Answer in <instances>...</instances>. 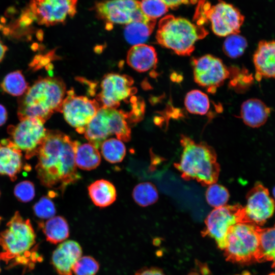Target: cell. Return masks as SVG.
Listing matches in <instances>:
<instances>
[{"label":"cell","mask_w":275,"mask_h":275,"mask_svg":"<svg viewBox=\"0 0 275 275\" xmlns=\"http://www.w3.org/2000/svg\"><path fill=\"white\" fill-rule=\"evenodd\" d=\"M127 63L135 70L144 72L155 67L157 62V53L151 46L141 44L133 45L128 50Z\"/></svg>","instance_id":"cell-20"},{"label":"cell","mask_w":275,"mask_h":275,"mask_svg":"<svg viewBox=\"0 0 275 275\" xmlns=\"http://www.w3.org/2000/svg\"><path fill=\"white\" fill-rule=\"evenodd\" d=\"M238 223H245L243 207L236 204L216 208L210 212L205 219V227L202 234L213 238L217 246L224 250L230 228Z\"/></svg>","instance_id":"cell-9"},{"label":"cell","mask_w":275,"mask_h":275,"mask_svg":"<svg viewBox=\"0 0 275 275\" xmlns=\"http://www.w3.org/2000/svg\"><path fill=\"white\" fill-rule=\"evenodd\" d=\"M35 215L41 219H49L54 216L56 209L54 203L48 196H43L33 207Z\"/></svg>","instance_id":"cell-35"},{"label":"cell","mask_w":275,"mask_h":275,"mask_svg":"<svg viewBox=\"0 0 275 275\" xmlns=\"http://www.w3.org/2000/svg\"><path fill=\"white\" fill-rule=\"evenodd\" d=\"M127 118V113L122 111L100 107L85 127L83 134L89 143L97 149L112 135H115L121 141L128 142L131 139V129Z\"/></svg>","instance_id":"cell-8"},{"label":"cell","mask_w":275,"mask_h":275,"mask_svg":"<svg viewBox=\"0 0 275 275\" xmlns=\"http://www.w3.org/2000/svg\"><path fill=\"white\" fill-rule=\"evenodd\" d=\"M81 255L82 249L77 242L64 241L53 252L51 263L58 275H72L73 267Z\"/></svg>","instance_id":"cell-17"},{"label":"cell","mask_w":275,"mask_h":275,"mask_svg":"<svg viewBox=\"0 0 275 275\" xmlns=\"http://www.w3.org/2000/svg\"><path fill=\"white\" fill-rule=\"evenodd\" d=\"M268 275H275V273L272 272V273H271L269 274Z\"/></svg>","instance_id":"cell-44"},{"label":"cell","mask_w":275,"mask_h":275,"mask_svg":"<svg viewBox=\"0 0 275 275\" xmlns=\"http://www.w3.org/2000/svg\"><path fill=\"white\" fill-rule=\"evenodd\" d=\"M259 236L257 262H271L272 267L275 268V224L272 227L260 228Z\"/></svg>","instance_id":"cell-26"},{"label":"cell","mask_w":275,"mask_h":275,"mask_svg":"<svg viewBox=\"0 0 275 275\" xmlns=\"http://www.w3.org/2000/svg\"><path fill=\"white\" fill-rule=\"evenodd\" d=\"M135 275H166L160 269L156 267L144 268L137 271Z\"/></svg>","instance_id":"cell-37"},{"label":"cell","mask_w":275,"mask_h":275,"mask_svg":"<svg viewBox=\"0 0 275 275\" xmlns=\"http://www.w3.org/2000/svg\"><path fill=\"white\" fill-rule=\"evenodd\" d=\"M7 118V111L4 106L0 104V126L6 123Z\"/></svg>","instance_id":"cell-39"},{"label":"cell","mask_w":275,"mask_h":275,"mask_svg":"<svg viewBox=\"0 0 275 275\" xmlns=\"http://www.w3.org/2000/svg\"><path fill=\"white\" fill-rule=\"evenodd\" d=\"M271 109L262 100L257 98L249 99L241 106L240 116L243 122L253 128H258L267 121Z\"/></svg>","instance_id":"cell-21"},{"label":"cell","mask_w":275,"mask_h":275,"mask_svg":"<svg viewBox=\"0 0 275 275\" xmlns=\"http://www.w3.org/2000/svg\"><path fill=\"white\" fill-rule=\"evenodd\" d=\"M14 195L20 202L26 203L32 201L35 195V188L33 182L29 180L22 181L16 185Z\"/></svg>","instance_id":"cell-36"},{"label":"cell","mask_w":275,"mask_h":275,"mask_svg":"<svg viewBox=\"0 0 275 275\" xmlns=\"http://www.w3.org/2000/svg\"><path fill=\"white\" fill-rule=\"evenodd\" d=\"M208 34L202 26L188 20L168 15L159 22L156 39L161 46L172 49L180 56H189L195 44Z\"/></svg>","instance_id":"cell-5"},{"label":"cell","mask_w":275,"mask_h":275,"mask_svg":"<svg viewBox=\"0 0 275 275\" xmlns=\"http://www.w3.org/2000/svg\"><path fill=\"white\" fill-rule=\"evenodd\" d=\"M0 195H1V192H0Z\"/></svg>","instance_id":"cell-48"},{"label":"cell","mask_w":275,"mask_h":275,"mask_svg":"<svg viewBox=\"0 0 275 275\" xmlns=\"http://www.w3.org/2000/svg\"><path fill=\"white\" fill-rule=\"evenodd\" d=\"M187 275H200V274L199 273H198V272H197L193 271V272H191L189 273Z\"/></svg>","instance_id":"cell-41"},{"label":"cell","mask_w":275,"mask_h":275,"mask_svg":"<svg viewBox=\"0 0 275 275\" xmlns=\"http://www.w3.org/2000/svg\"><path fill=\"white\" fill-rule=\"evenodd\" d=\"M155 23V20L150 19L126 24L124 31L125 39L133 45L143 44L152 33Z\"/></svg>","instance_id":"cell-24"},{"label":"cell","mask_w":275,"mask_h":275,"mask_svg":"<svg viewBox=\"0 0 275 275\" xmlns=\"http://www.w3.org/2000/svg\"><path fill=\"white\" fill-rule=\"evenodd\" d=\"M75 162L79 168L90 171L100 164L101 156L97 148L91 143H79L75 150Z\"/></svg>","instance_id":"cell-25"},{"label":"cell","mask_w":275,"mask_h":275,"mask_svg":"<svg viewBox=\"0 0 275 275\" xmlns=\"http://www.w3.org/2000/svg\"><path fill=\"white\" fill-rule=\"evenodd\" d=\"M99 268L98 262L92 257H81L74 265L73 272L75 275H95Z\"/></svg>","instance_id":"cell-34"},{"label":"cell","mask_w":275,"mask_h":275,"mask_svg":"<svg viewBox=\"0 0 275 275\" xmlns=\"http://www.w3.org/2000/svg\"><path fill=\"white\" fill-rule=\"evenodd\" d=\"M184 104L190 113L201 115L206 114L210 106L207 95L198 90H194L187 93Z\"/></svg>","instance_id":"cell-30"},{"label":"cell","mask_w":275,"mask_h":275,"mask_svg":"<svg viewBox=\"0 0 275 275\" xmlns=\"http://www.w3.org/2000/svg\"><path fill=\"white\" fill-rule=\"evenodd\" d=\"M23 155L10 139L0 141V175L9 177L12 181L17 178L23 167Z\"/></svg>","instance_id":"cell-18"},{"label":"cell","mask_w":275,"mask_h":275,"mask_svg":"<svg viewBox=\"0 0 275 275\" xmlns=\"http://www.w3.org/2000/svg\"><path fill=\"white\" fill-rule=\"evenodd\" d=\"M39 226L45 235L47 241L57 244L64 241L69 236V228L66 219L62 216H53Z\"/></svg>","instance_id":"cell-23"},{"label":"cell","mask_w":275,"mask_h":275,"mask_svg":"<svg viewBox=\"0 0 275 275\" xmlns=\"http://www.w3.org/2000/svg\"><path fill=\"white\" fill-rule=\"evenodd\" d=\"M0 272H1V268H0Z\"/></svg>","instance_id":"cell-47"},{"label":"cell","mask_w":275,"mask_h":275,"mask_svg":"<svg viewBox=\"0 0 275 275\" xmlns=\"http://www.w3.org/2000/svg\"><path fill=\"white\" fill-rule=\"evenodd\" d=\"M257 225L238 223L228 232L224 255L232 263L249 264L257 262L260 246L259 231Z\"/></svg>","instance_id":"cell-7"},{"label":"cell","mask_w":275,"mask_h":275,"mask_svg":"<svg viewBox=\"0 0 275 275\" xmlns=\"http://www.w3.org/2000/svg\"><path fill=\"white\" fill-rule=\"evenodd\" d=\"M8 50L7 46H6L0 38V63L5 57L6 53Z\"/></svg>","instance_id":"cell-40"},{"label":"cell","mask_w":275,"mask_h":275,"mask_svg":"<svg viewBox=\"0 0 275 275\" xmlns=\"http://www.w3.org/2000/svg\"><path fill=\"white\" fill-rule=\"evenodd\" d=\"M101 106L96 100L77 96L73 91L67 92L61 111L67 122L80 133L95 116Z\"/></svg>","instance_id":"cell-13"},{"label":"cell","mask_w":275,"mask_h":275,"mask_svg":"<svg viewBox=\"0 0 275 275\" xmlns=\"http://www.w3.org/2000/svg\"><path fill=\"white\" fill-rule=\"evenodd\" d=\"M255 78H275V40H261L253 55Z\"/></svg>","instance_id":"cell-19"},{"label":"cell","mask_w":275,"mask_h":275,"mask_svg":"<svg viewBox=\"0 0 275 275\" xmlns=\"http://www.w3.org/2000/svg\"><path fill=\"white\" fill-rule=\"evenodd\" d=\"M272 193H273V196L275 199V186L273 188Z\"/></svg>","instance_id":"cell-42"},{"label":"cell","mask_w":275,"mask_h":275,"mask_svg":"<svg viewBox=\"0 0 275 275\" xmlns=\"http://www.w3.org/2000/svg\"><path fill=\"white\" fill-rule=\"evenodd\" d=\"M182 152L180 161L174 164L185 180H196L203 186L216 183L220 167L213 148L204 142L197 143L182 135Z\"/></svg>","instance_id":"cell-4"},{"label":"cell","mask_w":275,"mask_h":275,"mask_svg":"<svg viewBox=\"0 0 275 275\" xmlns=\"http://www.w3.org/2000/svg\"><path fill=\"white\" fill-rule=\"evenodd\" d=\"M241 275H250V274L248 272H243V273Z\"/></svg>","instance_id":"cell-43"},{"label":"cell","mask_w":275,"mask_h":275,"mask_svg":"<svg viewBox=\"0 0 275 275\" xmlns=\"http://www.w3.org/2000/svg\"><path fill=\"white\" fill-rule=\"evenodd\" d=\"M133 79L128 75L109 73L100 84L97 101L101 107L117 109L120 102L134 93Z\"/></svg>","instance_id":"cell-15"},{"label":"cell","mask_w":275,"mask_h":275,"mask_svg":"<svg viewBox=\"0 0 275 275\" xmlns=\"http://www.w3.org/2000/svg\"><path fill=\"white\" fill-rule=\"evenodd\" d=\"M194 19L200 25L209 22L215 35L224 37L238 34L244 16L237 8L225 2L211 5L207 0H199Z\"/></svg>","instance_id":"cell-6"},{"label":"cell","mask_w":275,"mask_h":275,"mask_svg":"<svg viewBox=\"0 0 275 275\" xmlns=\"http://www.w3.org/2000/svg\"><path fill=\"white\" fill-rule=\"evenodd\" d=\"M77 0H31L24 13L46 26L64 22L76 13Z\"/></svg>","instance_id":"cell-10"},{"label":"cell","mask_w":275,"mask_h":275,"mask_svg":"<svg viewBox=\"0 0 275 275\" xmlns=\"http://www.w3.org/2000/svg\"><path fill=\"white\" fill-rule=\"evenodd\" d=\"M94 9L98 17L109 26L150 19L143 13L137 0H104L97 3Z\"/></svg>","instance_id":"cell-12"},{"label":"cell","mask_w":275,"mask_h":275,"mask_svg":"<svg viewBox=\"0 0 275 275\" xmlns=\"http://www.w3.org/2000/svg\"><path fill=\"white\" fill-rule=\"evenodd\" d=\"M25 270H26V268H25V269H24V270L23 271V273H22V275H23V273L24 272V271H25Z\"/></svg>","instance_id":"cell-45"},{"label":"cell","mask_w":275,"mask_h":275,"mask_svg":"<svg viewBox=\"0 0 275 275\" xmlns=\"http://www.w3.org/2000/svg\"><path fill=\"white\" fill-rule=\"evenodd\" d=\"M1 220H2V217H0V223H1Z\"/></svg>","instance_id":"cell-46"},{"label":"cell","mask_w":275,"mask_h":275,"mask_svg":"<svg viewBox=\"0 0 275 275\" xmlns=\"http://www.w3.org/2000/svg\"><path fill=\"white\" fill-rule=\"evenodd\" d=\"M192 65L195 82L212 93L229 76V71L222 61L210 54L193 59Z\"/></svg>","instance_id":"cell-14"},{"label":"cell","mask_w":275,"mask_h":275,"mask_svg":"<svg viewBox=\"0 0 275 275\" xmlns=\"http://www.w3.org/2000/svg\"><path fill=\"white\" fill-rule=\"evenodd\" d=\"M101 152L104 158L112 163L121 162L126 155V147L120 140L106 139L101 144Z\"/></svg>","instance_id":"cell-29"},{"label":"cell","mask_w":275,"mask_h":275,"mask_svg":"<svg viewBox=\"0 0 275 275\" xmlns=\"http://www.w3.org/2000/svg\"><path fill=\"white\" fill-rule=\"evenodd\" d=\"M79 143L59 130H47L37 155L35 167L42 185L63 194L69 185L81 179L75 162V150Z\"/></svg>","instance_id":"cell-1"},{"label":"cell","mask_w":275,"mask_h":275,"mask_svg":"<svg viewBox=\"0 0 275 275\" xmlns=\"http://www.w3.org/2000/svg\"><path fill=\"white\" fill-rule=\"evenodd\" d=\"M229 198V194L227 188L215 183L209 185L206 192L208 203L215 208L225 206Z\"/></svg>","instance_id":"cell-32"},{"label":"cell","mask_w":275,"mask_h":275,"mask_svg":"<svg viewBox=\"0 0 275 275\" xmlns=\"http://www.w3.org/2000/svg\"><path fill=\"white\" fill-rule=\"evenodd\" d=\"M244 208L245 223L260 226L271 217L275 210L274 200L267 188L257 183L248 192Z\"/></svg>","instance_id":"cell-16"},{"label":"cell","mask_w":275,"mask_h":275,"mask_svg":"<svg viewBox=\"0 0 275 275\" xmlns=\"http://www.w3.org/2000/svg\"><path fill=\"white\" fill-rule=\"evenodd\" d=\"M19 120L16 125L8 127V133L12 142L24 152L25 159H30L37 156L47 130L39 119L25 118Z\"/></svg>","instance_id":"cell-11"},{"label":"cell","mask_w":275,"mask_h":275,"mask_svg":"<svg viewBox=\"0 0 275 275\" xmlns=\"http://www.w3.org/2000/svg\"><path fill=\"white\" fill-rule=\"evenodd\" d=\"M1 87L7 93L14 96H21L29 88L21 71L16 70L8 73L1 84Z\"/></svg>","instance_id":"cell-27"},{"label":"cell","mask_w":275,"mask_h":275,"mask_svg":"<svg viewBox=\"0 0 275 275\" xmlns=\"http://www.w3.org/2000/svg\"><path fill=\"white\" fill-rule=\"evenodd\" d=\"M0 233V260L9 264V267L19 264L32 267L38 259L34 248L36 234L29 219H24L16 211Z\"/></svg>","instance_id":"cell-3"},{"label":"cell","mask_w":275,"mask_h":275,"mask_svg":"<svg viewBox=\"0 0 275 275\" xmlns=\"http://www.w3.org/2000/svg\"><path fill=\"white\" fill-rule=\"evenodd\" d=\"M248 42L246 39L238 34L229 35L225 39L223 49L226 55L232 59L240 57L244 53Z\"/></svg>","instance_id":"cell-31"},{"label":"cell","mask_w":275,"mask_h":275,"mask_svg":"<svg viewBox=\"0 0 275 275\" xmlns=\"http://www.w3.org/2000/svg\"><path fill=\"white\" fill-rule=\"evenodd\" d=\"M140 4L144 15L151 19L155 20L168 11L169 7L161 0H142Z\"/></svg>","instance_id":"cell-33"},{"label":"cell","mask_w":275,"mask_h":275,"mask_svg":"<svg viewBox=\"0 0 275 275\" xmlns=\"http://www.w3.org/2000/svg\"><path fill=\"white\" fill-rule=\"evenodd\" d=\"M132 196L134 202L142 207L151 205L158 199L156 187L149 182H141L137 184L133 189Z\"/></svg>","instance_id":"cell-28"},{"label":"cell","mask_w":275,"mask_h":275,"mask_svg":"<svg viewBox=\"0 0 275 275\" xmlns=\"http://www.w3.org/2000/svg\"><path fill=\"white\" fill-rule=\"evenodd\" d=\"M89 195L95 205L103 208L113 204L117 198L114 185L105 179L97 180L88 187Z\"/></svg>","instance_id":"cell-22"},{"label":"cell","mask_w":275,"mask_h":275,"mask_svg":"<svg viewBox=\"0 0 275 275\" xmlns=\"http://www.w3.org/2000/svg\"><path fill=\"white\" fill-rule=\"evenodd\" d=\"M166 5L172 9H176L182 4H187L193 2V0H161Z\"/></svg>","instance_id":"cell-38"},{"label":"cell","mask_w":275,"mask_h":275,"mask_svg":"<svg viewBox=\"0 0 275 275\" xmlns=\"http://www.w3.org/2000/svg\"><path fill=\"white\" fill-rule=\"evenodd\" d=\"M65 95V85L62 79L50 77L38 79L18 99V117L19 120L35 118L45 123L54 112H61Z\"/></svg>","instance_id":"cell-2"}]
</instances>
